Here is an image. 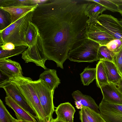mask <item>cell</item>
Returning a JSON list of instances; mask_svg holds the SVG:
<instances>
[{
  "label": "cell",
  "instance_id": "cell-9",
  "mask_svg": "<svg viewBox=\"0 0 122 122\" xmlns=\"http://www.w3.org/2000/svg\"><path fill=\"white\" fill-rule=\"evenodd\" d=\"M97 20L115 39H122V25L117 18L111 15L102 14L98 16Z\"/></svg>",
  "mask_w": 122,
  "mask_h": 122
},
{
  "label": "cell",
  "instance_id": "cell-12",
  "mask_svg": "<svg viewBox=\"0 0 122 122\" xmlns=\"http://www.w3.org/2000/svg\"><path fill=\"white\" fill-rule=\"evenodd\" d=\"M55 111L58 120L63 122H73L76 110L69 102L61 103L56 107Z\"/></svg>",
  "mask_w": 122,
  "mask_h": 122
},
{
  "label": "cell",
  "instance_id": "cell-22",
  "mask_svg": "<svg viewBox=\"0 0 122 122\" xmlns=\"http://www.w3.org/2000/svg\"><path fill=\"white\" fill-rule=\"evenodd\" d=\"M99 111L105 122H122V113L101 109Z\"/></svg>",
  "mask_w": 122,
  "mask_h": 122
},
{
  "label": "cell",
  "instance_id": "cell-4",
  "mask_svg": "<svg viewBox=\"0 0 122 122\" xmlns=\"http://www.w3.org/2000/svg\"><path fill=\"white\" fill-rule=\"evenodd\" d=\"M100 45L87 38L69 51L68 56L70 61L92 62L98 60V52Z\"/></svg>",
  "mask_w": 122,
  "mask_h": 122
},
{
  "label": "cell",
  "instance_id": "cell-5",
  "mask_svg": "<svg viewBox=\"0 0 122 122\" xmlns=\"http://www.w3.org/2000/svg\"><path fill=\"white\" fill-rule=\"evenodd\" d=\"M33 85L41 104L46 116L47 122H50L53 118L55 111L53 97L54 90L48 88L39 79L32 81Z\"/></svg>",
  "mask_w": 122,
  "mask_h": 122
},
{
  "label": "cell",
  "instance_id": "cell-27",
  "mask_svg": "<svg viewBox=\"0 0 122 122\" xmlns=\"http://www.w3.org/2000/svg\"><path fill=\"white\" fill-rule=\"evenodd\" d=\"M99 110L113 111L122 113V104L110 103L102 99L100 103Z\"/></svg>",
  "mask_w": 122,
  "mask_h": 122
},
{
  "label": "cell",
  "instance_id": "cell-40",
  "mask_svg": "<svg viewBox=\"0 0 122 122\" xmlns=\"http://www.w3.org/2000/svg\"><path fill=\"white\" fill-rule=\"evenodd\" d=\"M18 122H31L27 121H25V120H18Z\"/></svg>",
  "mask_w": 122,
  "mask_h": 122
},
{
  "label": "cell",
  "instance_id": "cell-2",
  "mask_svg": "<svg viewBox=\"0 0 122 122\" xmlns=\"http://www.w3.org/2000/svg\"><path fill=\"white\" fill-rule=\"evenodd\" d=\"M33 11L26 13L5 28L0 30V46L10 42L15 46H28L26 33L29 22L32 21Z\"/></svg>",
  "mask_w": 122,
  "mask_h": 122
},
{
  "label": "cell",
  "instance_id": "cell-34",
  "mask_svg": "<svg viewBox=\"0 0 122 122\" xmlns=\"http://www.w3.org/2000/svg\"><path fill=\"white\" fill-rule=\"evenodd\" d=\"M79 114L81 122H89L86 117L83 108L79 111Z\"/></svg>",
  "mask_w": 122,
  "mask_h": 122
},
{
  "label": "cell",
  "instance_id": "cell-41",
  "mask_svg": "<svg viewBox=\"0 0 122 122\" xmlns=\"http://www.w3.org/2000/svg\"><path fill=\"white\" fill-rule=\"evenodd\" d=\"M118 20L119 23L122 25V18Z\"/></svg>",
  "mask_w": 122,
  "mask_h": 122
},
{
  "label": "cell",
  "instance_id": "cell-37",
  "mask_svg": "<svg viewBox=\"0 0 122 122\" xmlns=\"http://www.w3.org/2000/svg\"><path fill=\"white\" fill-rule=\"evenodd\" d=\"M111 2L114 3L118 6L122 5V0H109Z\"/></svg>",
  "mask_w": 122,
  "mask_h": 122
},
{
  "label": "cell",
  "instance_id": "cell-35",
  "mask_svg": "<svg viewBox=\"0 0 122 122\" xmlns=\"http://www.w3.org/2000/svg\"><path fill=\"white\" fill-rule=\"evenodd\" d=\"M115 84L118 89L122 94V79L118 83Z\"/></svg>",
  "mask_w": 122,
  "mask_h": 122
},
{
  "label": "cell",
  "instance_id": "cell-15",
  "mask_svg": "<svg viewBox=\"0 0 122 122\" xmlns=\"http://www.w3.org/2000/svg\"><path fill=\"white\" fill-rule=\"evenodd\" d=\"M39 79L51 90H55L61 83L56 70L47 68L40 75Z\"/></svg>",
  "mask_w": 122,
  "mask_h": 122
},
{
  "label": "cell",
  "instance_id": "cell-38",
  "mask_svg": "<svg viewBox=\"0 0 122 122\" xmlns=\"http://www.w3.org/2000/svg\"><path fill=\"white\" fill-rule=\"evenodd\" d=\"M50 122H63L58 120L57 118L55 119L52 118Z\"/></svg>",
  "mask_w": 122,
  "mask_h": 122
},
{
  "label": "cell",
  "instance_id": "cell-26",
  "mask_svg": "<svg viewBox=\"0 0 122 122\" xmlns=\"http://www.w3.org/2000/svg\"><path fill=\"white\" fill-rule=\"evenodd\" d=\"M0 122H18L7 110L2 101L0 99Z\"/></svg>",
  "mask_w": 122,
  "mask_h": 122
},
{
  "label": "cell",
  "instance_id": "cell-39",
  "mask_svg": "<svg viewBox=\"0 0 122 122\" xmlns=\"http://www.w3.org/2000/svg\"><path fill=\"white\" fill-rule=\"evenodd\" d=\"M119 10L120 11L119 13L122 16V5L118 6Z\"/></svg>",
  "mask_w": 122,
  "mask_h": 122
},
{
  "label": "cell",
  "instance_id": "cell-23",
  "mask_svg": "<svg viewBox=\"0 0 122 122\" xmlns=\"http://www.w3.org/2000/svg\"><path fill=\"white\" fill-rule=\"evenodd\" d=\"M28 47L25 46H15L14 49L10 51L4 50L0 48V59H7L22 54Z\"/></svg>",
  "mask_w": 122,
  "mask_h": 122
},
{
  "label": "cell",
  "instance_id": "cell-30",
  "mask_svg": "<svg viewBox=\"0 0 122 122\" xmlns=\"http://www.w3.org/2000/svg\"><path fill=\"white\" fill-rule=\"evenodd\" d=\"M11 24L10 14L6 11L0 8V30L4 29Z\"/></svg>",
  "mask_w": 122,
  "mask_h": 122
},
{
  "label": "cell",
  "instance_id": "cell-11",
  "mask_svg": "<svg viewBox=\"0 0 122 122\" xmlns=\"http://www.w3.org/2000/svg\"><path fill=\"white\" fill-rule=\"evenodd\" d=\"M0 72L8 78L16 75H22L20 64L8 58L0 59Z\"/></svg>",
  "mask_w": 122,
  "mask_h": 122
},
{
  "label": "cell",
  "instance_id": "cell-14",
  "mask_svg": "<svg viewBox=\"0 0 122 122\" xmlns=\"http://www.w3.org/2000/svg\"><path fill=\"white\" fill-rule=\"evenodd\" d=\"M5 104L14 111L17 119L31 122H37L36 120L9 97H5Z\"/></svg>",
  "mask_w": 122,
  "mask_h": 122
},
{
  "label": "cell",
  "instance_id": "cell-36",
  "mask_svg": "<svg viewBox=\"0 0 122 122\" xmlns=\"http://www.w3.org/2000/svg\"><path fill=\"white\" fill-rule=\"evenodd\" d=\"M75 104L76 107L77 109L81 110L83 108V106L80 102L75 101Z\"/></svg>",
  "mask_w": 122,
  "mask_h": 122
},
{
  "label": "cell",
  "instance_id": "cell-21",
  "mask_svg": "<svg viewBox=\"0 0 122 122\" xmlns=\"http://www.w3.org/2000/svg\"><path fill=\"white\" fill-rule=\"evenodd\" d=\"M80 75L83 85L84 86H88L96 79V68H91L88 66L86 67Z\"/></svg>",
  "mask_w": 122,
  "mask_h": 122
},
{
  "label": "cell",
  "instance_id": "cell-29",
  "mask_svg": "<svg viewBox=\"0 0 122 122\" xmlns=\"http://www.w3.org/2000/svg\"><path fill=\"white\" fill-rule=\"evenodd\" d=\"M87 2H92L98 3L105 7L106 10L113 12H119L118 6L109 0H86Z\"/></svg>",
  "mask_w": 122,
  "mask_h": 122
},
{
  "label": "cell",
  "instance_id": "cell-31",
  "mask_svg": "<svg viewBox=\"0 0 122 122\" xmlns=\"http://www.w3.org/2000/svg\"><path fill=\"white\" fill-rule=\"evenodd\" d=\"M113 62L116 65L119 73L122 76V45L118 51L114 53Z\"/></svg>",
  "mask_w": 122,
  "mask_h": 122
},
{
  "label": "cell",
  "instance_id": "cell-8",
  "mask_svg": "<svg viewBox=\"0 0 122 122\" xmlns=\"http://www.w3.org/2000/svg\"><path fill=\"white\" fill-rule=\"evenodd\" d=\"M86 36L87 38L97 43L101 46H106L110 41L115 39L97 20L88 25Z\"/></svg>",
  "mask_w": 122,
  "mask_h": 122
},
{
  "label": "cell",
  "instance_id": "cell-18",
  "mask_svg": "<svg viewBox=\"0 0 122 122\" xmlns=\"http://www.w3.org/2000/svg\"><path fill=\"white\" fill-rule=\"evenodd\" d=\"M72 95L75 101L80 102L83 106L88 107L96 112L100 114L99 106L90 96L84 95L78 90L74 92Z\"/></svg>",
  "mask_w": 122,
  "mask_h": 122
},
{
  "label": "cell",
  "instance_id": "cell-3",
  "mask_svg": "<svg viewBox=\"0 0 122 122\" xmlns=\"http://www.w3.org/2000/svg\"><path fill=\"white\" fill-rule=\"evenodd\" d=\"M8 80L18 87L36 114L37 122H47L46 115L34 89L32 79L23 75H16L8 78Z\"/></svg>",
  "mask_w": 122,
  "mask_h": 122
},
{
  "label": "cell",
  "instance_id": "cell-10",
  "mask_svg": "<svg viewBox=\"0 0 122 122\" xmlns=\"http://www.w3.org/2000/svg\"><path fill=\"white\" fill-rule=\"evenodd\" d=\"M100 89L103 96V100L111 103L122 104V94L114 84L108 83Z\"/></svg>",
  "mask_w": 122,
  "mask_h": 122
},
{
  "label": "cell",
  "instance_id": "cell-6",
  "mask_svg": "<svg viewBox=\"0 0 122 122\" xmlns=\"http://www.w3.org/2000/svg\"><path fill=\"white\" fill-rule=\"evenodd\" d=\"M0 87L4 89L7 96L11 98L38 121V117L35 112L15 84L7 79L0 82Z\"/></svg>",
  "mask_w": 122,
  "mask_h": 122
},
{
  "label": "cell",
  "instance_id": "cell-13",
  "mask_svg": "<svg viewBox=\"0 0 122 122\" xmlns=\"http://www.w3.org/2000/svg\"><path fill=\"white\" fill-rule=\"evenodd\" d=\"M38 5L0 7V8L6 11L10 14L11 23H12L26 13L34 11Z\"/></svg>",
  "mask_w": 122,
  "mask_h": 122
},
{
  "label": "cell",
  "instance_id": "cell-32",
  "mask_svg": "<svg viewBox=\"0 0 122 122\" xmlns=\"http://www.w3.org/2000/svg\"><path fill=\"white\" fill-rule=\"evenodd\" d=\"M122 45V39H115L112 40L106 46L110 51L114 53L117 52Z\"/></svg>",
  "mask_w": 122,
  "mask_h": 122
},
{
  "label": "cell",
  "instance_id": "cell-20",
  "mask_svg": "<svg viewBox=\"0 0 122 122\" xmlns=\"http://www.w3.org/2000/svg\"><path fill=\"white\" fill-rule=\"evenodd\" d=\"M96 81L97 86L100 88L108 83L107 75L102 60L96 65Z\"/></svg>",
  "mask_w": 122,
  "mask_h": 122
},
{
  "label": "cell",
  "instance_id": "cell-7",
  "mask_svg": "<svg viewBox=\"0 0 122 122\" xmlns=\"http://www.w3.org/2000/svg\"><path fill=\"white\" fill-rule=\"evenodd\" d=\"M22 58L25 63L32 62L45 70L47 69L45 64L48 59L43 53L40 35L35 43L32 46L28 47L22 53Z\"/></svg>",
  "mask_w": 122,
  "mask_h": 122
},
{
  "label": "cell",
  "instance_id": "cell-25",
  "mask_svg": "<svg viewBox=\"0 0 122 122\" xmlns=\"http://www.w3.org/2000/svg\"><path fill=\"white\" fill-rule=\"evenodd\" d=\"M114 53L110 50L106 46H100L98 52V60H106L113 62Z\"/></svg>",
  "mask_w": 122,
  "mask_h": 122
},
{
  "label": "cell",
  "instance_id": "cell-16",
  "mask_svg": "<svg viewBox=\"0 0 122 122\" xmlns=\"http://www.w3.org/2000/svg\"><path fill=\"white\" fill-rule=\"evenodd\" d=\"M87 2L85 12L88 18L87 23L89 25L91 23L97 21L99 15L102 14L106 9L98 3L92 2Z\"/></svg>",
  "mask_w": 122,
  "mask_h": 122
},
{
  "label": "cell",
  "instance_id": "cell-17",
  "mask_svg": "<svg viewBox=\"0 0 122 122\" xmlns=\"http://www.w3.org/2000/svg\"><path fill=\"white\" fill-rule=\"evenodd\" d=\"M107 75L108 83L116 84L122 79V76L117 68L112 62L102 60Z\"/></svg>",
  "mask_w": 122,
  "mask_h": 122
},
{
  "label": "cell",
  "instance_id": "cell-33",
  "mask_svg": "<svg viewBox=\"0 0 122 122\" xmlns=\"http://www.w3.org/2000/svg\"><path fill=\"white\" fill-rule=\"evenodd\" d=\"M15 47V45L12 43L9 42L0 46V48L4 50L10 51L14 49Z\"/></svg>",
  "mask_w": 122,
  "mask_h": 122
},
{
  "label": "cell",
  "instance_id": "cell-28",
  "mask_svg": "<svg viewBox=\"0 0 122 122\" xmlns=\"http://www.w3.org/2000/svg\"><path fill=\"white\" fill-rule=\"evenodd\" d=\"M86 117L89 122H105L100 114L98 113L89 108L83 106Z\"/></svg>",
  "mask_w": 122,
  "mask_h": 122
},
{
  "label": "cell",
  "instance_id": "cell-24",
  "mask_svg": "<svg viewBox=\"0 0 122 122\" xmlns=\"http://www.w3.org/2000/svg\"><path fill=\"white\" fill-rule=\"evenodd\" d=\"M34 0H0V7L36 5Z\"/></svg>",
  "mask_w": 122,
  "mask_h": 122
},
{
  "label": "cell",
  "instance_id": "cell-1",
  "mask_svg": "<svg viewBox=\"0 0 122 122\" xmlns=\"http://www.w3.org/2000/svg\"><path fill=\"white\" fill-rule=\"evenodd\" d=\"M87 4L78 0H48L33 11L32 22L39 29L44 54L61 69L70 50L87 38Z\"/></svg>",
  "mask_w": 122,
  "mask_h": 122
},
{
  "label": "cell",
  "instance_id": "cell-19",
  "mask_svg": "<svg viewBox=\"0 0 122 122\" xmlns=\"http://www.w3.org/2000/svg\"><path fill=\"white\" fill-rule=\"evenodd\" d=\"M40 35L37 26L32 21H30L26 33V42L28 47L31 46L35 43Z\"/></svg>",
  "mask_w": 122,
  "mask_h": 122
}]
</instances>
